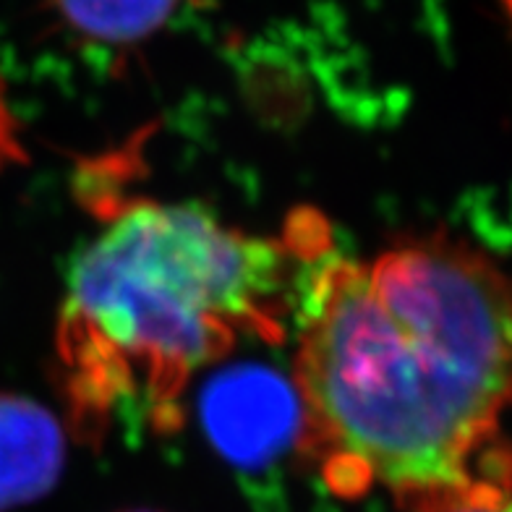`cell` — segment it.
Here are the masks:
<instances>
[{
  "label": "cell",
  "mask_w": 512,
  "mask_h": 512,
  "mask_svg": "<svg viewBox=\"0 0 512 512\" xmlns=\"http://www.w3.org/2000/svg\"><path fill=\"white\" fill-rule=\"evenodd\" d=\"M309 277L293 382L324 484L356 499L460 479L512 403V277L442 236Z\"/></svg>",
  "instance_id": "obj_1"
},
{
  "label": "cell",
  "mask_w": 512,
  "mask_h": 512,
  "mask_svg": "<svg viewBox=\"0 0 512 512\" xmlns=\"http://www.w3.org/2000/svg\"><path fill=\"white\" fill-rule=\"evenodd\" d=\"M306 217L283 238L228 228L191 204L134 202L81 251L58 322L68 411L84 442L142 418L178 424V400L243 337L283 335L298 264L324 249Z\"/></svg>",
  "instance_id": "obj_2"
},
{
  "label": "cell",
  "mask_w": 512,
  "mask_h": 512,
  "mask_svg": "<svg viewBox=\"0 0 512 512\" xmlns=\"http://www.w3.org/2000/svg\"><path fill=\"white\" fill-rule=\"evenodd\" d=\"M202 421L209 442L236 468H267L304 437L296 382L262 364L217 371L204 387Z\"/></svg>",
  "instance_id": "obj_3"
},
{
  "label": "cell",
  "mask_w": 512,
  "mask_h": 512,
  "mask_svg": "<svg viewBox=\"0 0 512 512\" xmlns=\"http://www.w3.org/2000/svg\"><path fill=\"white\" fill-rule=\"evenodd\" d=\"M66 437L58 418L19 395H0V512L32 505L58 484Z\"/></svg>",
  "instance_id": "obj_4"
},
{
  "label": "cell",
  "mask_w": 512,
  "mask_h": 512,
  "mask_svg": "<svg viewBox=\"0 0 512 512\" xmlns=\"http://www.w3.org/2000/svg\"><path fill=\"white\" fill-rule=\"evenodd\" d=\"M403 512H512V445L492 439L455 481L398 497Z\"/></svg>",
  "instance_id": "obj_5"
},
{
  "label": "cell",
  "mask_w": 512,
  "mask_h": 512,
  "mask_svg": "<svg viewBox=\"0 0 512 512\" xmlns=\"http://www.w3.org/2000/svg\"><path fill=\"white\" fill-rule=\"evenodd\" d=\"M71 32L100 45H134L165 27L181 0H50Z\"/></svg>",
  "instance_id": "obj_6"
},
{
  "label": "cell",
  "mask_w": 512,
  "mask_h": 512,
  "mask_svg": "<svg viewBox=\"0 0 512 512\" xmlns=\"http://www.w3.org/2000/svg\"><path fill=\"white\" fill-rule=\"evenodd\" d=\"M21 147L16 142V128L14 118H11V110H8L6 92H3V84H0V170L11 165V162L19 157Z\"/></svg>",
  "instance_id": "obj_7"
},
{
  "label": "cell",
  "mask_w": 512,
  "mask_h": 512,
  "mask_svg": "<svg viewBox=\"0 0 512 512\" xmlns=\"http://www.w3.org/2000/svg\"><path fill=\"white\" fill-rule=\"evenodd\" d=\"M128 512H152V510H128Z\"/></svg>",
  "instance_id": "obj_8"
}]
</instances>
